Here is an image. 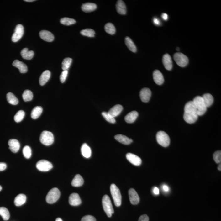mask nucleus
<instances>
[{
    "instance_id": "f257e3e1",
    "label": "nucleus",
    "mask_w": 221,
    "mask_h": 221,
    "mask_svg": "<svg viewBox=\"0 0 221 221\" xmlns=\"http://www.w3.org/2000/svg\"><path fill=\"white\" fill-rule=\"evenodd\" d=\"M198 115L192 101L187 102L185 106L183 118L186 122L192 124L197 120Z\"/></svg>"
},
{
    "instance_id": "f03ea898",
    "label": "nucleus",
    "mask_w": 221,
    "mask_h": 221,
    "mask_svg": "<svg viewBox=\"0 0 221 221\" xmlns=\"http://www.w3.org/2000/svg\"><path fill=\"white\" fill-rule=\"evenodd\" d=\"M192 102L196 108L198 116H201L204 114L207 110V108L206 107L202 96H197L193 99Z\"/></svg>"
},
{
    "instance_id": "7ed1b4c3",
    "label": "nucleus",
    "mask_w": 221,
    "mask_h": 221,
    "mask_svg": "<svg viewBox=\"0 0 221 221\" xmlns=\"http://www.w3.org/2000/svg\"><path fill=\"white\" fill-rule=\"evenodd\" d=\"M110 191L115 205L118 207L120 206L121 205L122 196L119 189L116 185L112 184L110 186Z\"/></svg>"
},
{
    "instance_id": "20e7f679",
    "label": "nucleus",
    "mask_w": 221,
    "mask_h": 221,
    "mask_svg": "<svg viewBox=\"0 0 221 221\" xmlns=\"http://www.w3.org/2000/svg\"><path fill=\"white\" fill-rule=\"evenodd\" d=\"M103 209L108 217L110 218L114 213V210L112 202L108 195H104L102 199Z\"/></svg>"
},
{
    "instance_id": "39448f33",
    "label": "nucleus",
    "mask_w": 221,
    "mask_h": 221,
    "mask_svg": "<svg viewBox=\"0 0 221 221\" xmlns=\"http://www.w3.org/2000/svg\"><path fill=\"white\" fill-rule=\"evenodd\" d=\"M40 140L44 145L49 146L54 142V136L52 133L49 131H44L40 135Z\"/></svg>"
},
{
    "instance_id": "423d86ee",
    "label": "nucleus",
    "mask_w": 221,
    "mask_h": 221,
    "mask_svg": "<svg viewBox=\"0 0 221 221\" xmlns=\"http://www.w3.org/2000/svg\"><path fill=\"white\" fill-rule=\"evenodd\" d=\"M156 140L159 145L163 147H167L169 145L170 139L167 133L163 131H159L156 134Z\"/></svg>"
},
{
    "instance_id": "0eeeda50",
    "label": "nucleus",
    "mask_w": 221,
    "mask_h": 221,
    "mask_svg": "<svg viewBox=\"0 0 221 221\" xmlns=\"http://www.w3.org/2000/svg\"><path fill=\"white\" fill-rule=\"evenodd\" d=\"M60 196V191L58 188H53L51 189L46 197V202L50 204L55 203L58 200Z\"/></svg>"
},
{
    "instance_id": "6e6552de",
    "label": "nucleus",
    "mask_w": 221,
    "mask_h": 221,
    "mask_svg": "<svg viewBox=\"0 0 221 221\" xmlns=\"http://www.w3.org/2000/svg\"><path fill=\"white\" fill-rule=\"evenodd\" d=\"M175 62L179 66H186L188 63L189 60L187 56L181 53H175L174 55Z\"/></svg>"
},
{
    "instance_id": "1a4fd4ad",
    "label": "nucleus",
    "mask_w": 221,
    "mask_h": 221,
    "mask_svg": "<svg viewBox=\"0 0 221 221\" xmlns=\"http://www.w3.org/2000/svg\"><path fill=\"white\" fill-rule=\"evenodd\" d=\"M36 167L39 171L41 172H47L51 169L53 167V166L50 162L48 160H41L37 162Z\"/></svg>"
},
{
    "instance_id": "9d476101",
    "label": "nucleus",
    "mask_w": 221,
    "mask_h": 221,
    "mask_svg": "<svg viewBox=\"0 0 221 221\" xmlns=\"http://www.w3.org/2000/svg\"><path fill=\"white\" fill-rule=\"evenodd\" d=\"M24 27L22 25L18 24L16 27L14 33L12 37V41L17 42L21 39L24 34Z\"/></svg>"
},
{
    "instance_id": "9b49d317",
    "label": "nucleus",
    "mask_w": 221,
    "mask_h": 221,
    "mask_svg": "<svg viewBox=\"0 0 221 221\" xmlns=\"http://www.w3.org/2000/svg\"><path fill=\"white\" fill-rule=\"evenodd\" d=\"M152 92L149 88H144L140 91V97L142 101L144 103H147L150 99Z\"/></svg>"
},
{
    "instance_id": "f8f14e48",
    "label": "nucleus",
    "mask_w": 221,
    "mask_h": 221,
    "mask_svg": "<svg viewBox=\"0 0 221 221\" xmlns=\"http://www.w3.org/2000/svg\"><path fill=\"white\" fill-rule=\"evenodd\" d=\"M126 158L129 161L136 166H139L141 164V159L136 155L131 153H128L126 155Z\"/></svg>"
},
{
    "instance_id": "ddd939ff",
    "label": "nucleus",
    "mask_w": 221,
    "mask_h": 221,
    "mask_svg": "<svg viewBox=\"0 0 221 221\" xmlns=\"http://www.w3.org/2000/svg\"><path fill=\"white\" fill-rule=\"evenodd\" d=\"M129 195L130 201L132 204L137 205L139 203L140 197L137 192L134 189H130L129 191Z\"/></svg>"
},
{
    "instance_id": "4468645a",
    "label": "nucleus",
    "mask_w": 221,
    "mask_h": 221,
    "mask_svg": "<svg viewBox=\"0 0 221 221\" xmlns=\"http://www.w3.org/2000/svg\"><path fill=\"white\" fill-rule=\"evenodd\" d=\"M39 35L41 39L47 42H52L54 39V36L51 32L47 30H41L40 32Z\"/></svg>"
},
{
    "instance_id": "2eb2a0df",
    "label": "nucleus",
    "mask_w": 221,
    "mask_h": 221,
    "mask_svg": "<svg viewBox=\"0 0 221 221\" xmlns=\"http://www.w3.org/2000/svg\"><path fill=\"white\" fill-rule=\"evenodd\" d=\"M69 203L71 205L77 206L81 204V199L78 194L73 193L71 194L69 198Z\"/></svg>"
},
{
    "instance_id": "dca6fc26",
    "label": "nucleus",
    "mask_w": 221,
    "mask_h": 221,
    "mask_svg": "<svg viewBox=\"0 0 221 221\" xmlns=\"http://www.w3.org/2000/svg\"><path fill=\"white\" fill-rule=\"evenodd\" d=\"M9 149L11 152L14 153H16L19 150L20 145L19 142L17 139H10L8 141Z\"/></svg>"
},
{
    "instance_id": "f3484780",
    "label": "nucleus",
    "mask_w": 221,
    "mask_h": 221,
    "mask_svg": "<svg viewBox=\"0 0 221 221\" xmlns=\"http://www.w3.org/2000/svg\"><path fill=\"white\" fill-rule=\"evenodd\" d=\"M153 76L154 81L158 85H161L164 82V77L160 71L157 70L154 71Z\"/></svg>"
},
{
    "instance_id": "a211bd4d",
    "label": "nucleus",
    "mask_w": 221,
    "mask_h": 221,
    "mask_svg": "<svg viewBox=\"0 0 221 221\" xmlns=\"http://www.w3.org/2000/svg\"><path fill=\"white\" fill-rule=\"evenodd\" d=\"M123 110V107L120 104H117L113 107L108 112L111 116L114 118L120 115Z\"/></svg>"
},
{
    "instance_id": "6ab92c4d",
    "label": "nucleus",
    "mask_w": 221,
    "mask_h": 221,
    "mask_svg": "<svg viewBox=\"0 0 221 221\" xmlns=\"http://www.w3.org/2000/svg\"><path fill=\"white\" fill-rule=\"evenodd\" d=\"M163 63L165 67L167 70L171 71L172 69V58L169 55L166 54L163 55Z\"/></svg>"
},
{
    "instance_id": "aec40b11",
    "label": "nucleus",
    "mask_w": 221,
    "mask_h": 221,
    "mask_svg": "<svg viewBox=\"0 0 221 221\" xmlns=\"http://www.w3.org/2000/svg\"><path fill=\"white\" fill-rule=\"evenodd\" d=\"M13 66L18 68L21 73H25L28 71V67L26 64L18 60H15L13 61Z\"/></svg>"
},
{
    "instance_id": "412c9836",
    "label": "nucleus",
    "mask_w": 221,
    "mask_h": 221,
    "mask_svg": "<svg viewBox=\"0 0 221 221\" xmlns=\"http://www.w3.org/2000/svg\"><path fill=\"white\" fill-rule=\"evenodd\" d=\"M116 10L119 14L124 15L126 14L127 8L124 3L121 0L118 1L116 5Z\"/></svg>"
},
{
    "instance_id": "4be33fe9",
    "label": "nucleus",
    "mask_w": 221,
    "mask_h": 221,
    "mask_svg": "<svg viewBox=\"0 0 221 221\" xmlns=\"http://www.w3.org/2000/svg\"><path fill=\"white\" fill-rule=\"evenodd\" d=\"M139 116V113L136 111H134L130 112L124 118V120L127 123H132L134 122Z\"/></svg>"
},
{
    "instance_id": "5701e85b",
    "label": "nucleus",
    "mask_w": 221,
    "mask_h": 221,
    "mask_svg": "<svg viewBox=\"0 0 221 221\" xmlns=\"http://www.w3.org/2000/svg\"><path fill=\"white\" fill-rule=\"evenodd\" d=\"M115 139L119 142L124 145H129L133 142L132 139L127 136L121 134H118L115 136Z\"/></svg>"
},
{
    "instance_id": "b1692460",
    "label": "nucleus",
    "mask_w": 221,
    "mask_h": 221,
    "mask_svg": "<svg viewBox=\"0 0 221 221\" xmlns=\"http://www.w3.org/2000/svg\"><path fill=\"white\" fill-rule=\"evenodd\" d=\"M51 73L49 70H46L41 75L39 78V84L41 86L45 85L50 77Z\"/></svg>"
},
{
    "instance_id": "393cba45",
    "label": "nucleus",
    "mask_w": 221,
    "mask_h": 221,
    "mask_svg": "<svg viewBox=\"0 0 221 221\" xmlns=\"http://www.w3.org/2000/svg\"><path fill=\"white\" fill-rule=\"evenodd\" d=\"M97 8V5L96 4L92 3H87L83 4L82 6V9L83 11L85 13H89L96 10Z\"/></svg>"
},
{
    "instance_id": "a878e982",
    "label": "nucleus",
    "mask_w": 221,
    "mask_h": 221,
    "mask_svg": "<svg viewBox=\"0 0 221 221\" xmlns=\"http://www.w3.org/2000/svg\"><path fill=\"white\" fill-rule=\"evenodd\" d=\"M21 55L24 59L30 60L33 58L34 52L32 50L29 51L28 48H24L21 51Z\"/></svg>"
},
{
    "instance_id": "bb28decb",
    "label": "nucleus",
    "mask_w": 221,
    "mask_h": 221,
    "mask_svg": "<svg viewBox=\"0 0 221 221\" xmlns=\"http://www.w3.org/2000/svg\"><path fill=\"white\" fill-rule=\"evenodd\" d=\"M81 151L82 154L84 157L86 158L91 157L92 155V150L90 147L88 146L86 143H84L82 146Z\"/></svg>"
},
{
    "instance_id": "cd10ccee",
    "label": "nucleus",
    "mask_w": 221,
    "mask_h": 221,
    "mask_svg": "<svg viewBox=\"0 0 221 221\" xmlns=\"http://www.w3.org/2000/svg\"><path fill=\"white\" fill-rule=\"evenodd\" d=\"M203 102L207 108L211 106L213 103L214 98L211 94L206 93L202 96Z\"/></svg>"
},
{
    "instance_id": "c85d7f7f",
    "label": "nucleus",
    "mask_w": 221,
    "mask_h": 221,
    "mask_svg": "<svg viewBox=\"0 0 221 221\" xmlns=\"http://www.w3.org/2000/svg\"><path fill=\"white\" fill-rule=\"evenodd\" d=\"M84 183L83 179L81 175L78 174L75 176L74 178L72 180L71 185L74 187H80L82 186Z\"/></svg>"
},
{
    "instance_id": "c756f323",
    "label": "nucleus",
    "mask_w": 221,
    "mask_h": 221,
    "mask_svg": "<svg viewBox=\"0 0 221 221\" xmlns=\"http://www.w3.org/2000/svg\"><path fill=\"white\" fill-rule=\"evenodd\" d=\"M26 200V197L25 195L20 194L15 198L14 204L17 206H20L24 204Z\"/></svg>"
},
{
    "instance_id": "7c9ffc66",
    "label": "nucleus",
    "mask_w": 221,
    "mask_h": 221,
    "mask_svg": "<svg viewBox=\"0 0 221 221\" xmlns=\"http://www.w3.org/2000/svg\"><path fill=\"white\" fill-rule=\"evenodd\" d=\"M43 112V108L41 107L37 106L33 108L31 113V116L33 119L38 118Z\"/></svg>"
},
{
    "instance_id": "2f4dec72",
    "label": "nucleus",
    "mask_w": 221,
    "mask_h": 221,
    "mask_svg": "<svg viewBox=\"0 0 221 221\" xmlns=\"http://www.w3.org/2000/svg\"><path fill=\"white\" fill-rule=\"evenodd\" d=\"M126 45L128 46L129 50L134 53H136L137 51V48L133 41L129 37H126L125 39Z\"/></svg>"
},
{
    "instance_id": "473e14b6",
    "label": "nucleus",
    "mask_w": 221,
    "mask_h": 221,
    "mask_svg": "<svg viewBox=\"0 0 221 221\" xmlns=\"http://www.w3.org/2000/svg\"><path fill=\"white\" fill-rule=\"evenodd\" d=\"M7 99L8 102L12 105H17L18 104V99L13 93H8L7 94Z\"/></svg>"
},
{
    "instance_id": "72a5a7b5",
    "label": "nucleus",
    "mask_w": 221,
    "mask_h": 221,
    "mask_svg": "<svg viewBox=\"0 0 221 221\" xmlns=\"http://www.w3.org/2000/svg\"><path fill=\"white\" fill-rule=\"evenodd\" d=\"M0 215L4 221L8 220L10 218V213L8 209L4 207H0Z\"/></svg>"
},
{
    "instance_id": "f704fd0d",
    "label": "nucleus",
    "mask_w": 221,
    "mask_h": 221,
    "mask_svg": "<svg viewBox=\"0 0 221 221\" xmlns=\"http://www.w3.org/2000/svg\"><path fill=\"white\" fill-rule=\"evenodd\" d=\"M22 97L25 102L30 101L33 100V93L31 91L29 90H26L23 93Z\"/></svg>"
},
{
    "instance_id": "c9c22d12",
    "label": "nucleus",
    "mask_w": 221,
    "mask_h": 221,
    "mask_svg": "<svg viewBox=\"0 0 221 221\" xmlns=\"http://www.w3.org/2000/svg\"><path fill=\"white\" fill-rule=\"evenodd\" d=\"M104 29L106 32L108 34L113 35L116 33V28L113 24L108 23L105 25Z\"/></svg>"
},
{
    "instance_id": "e433bc0d",
    "label": "nucleus",
    "mask_w": 221,
    "mask_h": 221,
    "mask_svg": "<svg viewBox=\"0 0 221 221\" xmlns=\"http://www.w3.org/2000/svg\"><path fill=\"white\" fill-rule=\"evenodd\" d=\"M72 59L69 57L64 59L62 63V69L63 71L68 70L71 64Z\"/></svg>"
},
{
    "instance_id": "4c0bfd02",
    "label": "nucleus",
    "mask_w": 221,
    "mask_h": 221,
    "mask_svg": "<svg viewBox=\"0 0 221 221\" xmlns=\"http://www.w3.org/2000/svg\"><path fill=\"white\" fill-rule=\"evenodd\" d=\"M25 113L23 110H19L15 115L14 120L17 123H19L22 121L25 117Z\"/></svg>"
},
{
    "instance_id": "58836bf2",
    "label": "nucleus",
    "mask_w": 221,
    "mask_h": 221,
    "mask_svg": "<svg viewBox=\"0 0 221 221\" xmlns=\"http://www.w3.org/2000/svg\"><path fill=\"white\" fill-rule=\"evenodd\" d=\"M80 33L82 35L87 36L89 37H94L95 32L93 29H85L81 31Z\"/></svg>"
},
{
    "instance_id": "ea45409f",
    "label": "nucleus",
    "mask_w": 221,
    "mask_h": 221,
    "mask_svg": "<svg viewBox=\"0 0 221 221\" xmlns=\"http://www.w3.org/2000/svg\"><path fill=\"white\" fill-rule=\"evenodd\" d=\"M60 23L63 25H70L76 23V20L73 19V18L64 17V18H63L60 20Z\"/></svg>"
},
{
    "instance_id": "a19ab883",
    "label": "nucleus",
    "mask_w": 221,
    "mask_h": 221,
    "mask_svg": "<svg viewBox=\"0 0 221 221\" xmlns=\"http://www.w3.org/2000/svg\"><path fill=\"white\" fill-rule=\"evenodd\" d=\"M23 153L24 156L26 159H29L32 155V151L30 147L29 146H25L23 150Z\"/></svg>"
},
{
    "instance_id": "79ce46f5",
    "label": "nucleus",
    "mask_w": 221,
    "mask_h": 221,
    "mask_svg": "<svg viewBox=\"0 0 221 221\" xmlns=\"http://www.w3.org/2000/svg\"><path fill=\"white\" fill-rule=\"evenodd\" d=\"M102 115L103 118L108 122L111 123H116V120H115L114 118L112 117L107 112H103L102 113Z\"/></svg>"
},
{
    "instance_id": "37998d69",
    "label": "nucleus",
    "mask_w": 221,
    "mask_h": 221,
    "mask_svg": "<svg viewBox=\"0 0 221 221\" xmlns=\"http://www.w3.org/2000/svg\"><path fill=\"white\" fill-rule=\"evenodd\" d=\"M214 160L217 163H220L221 162V151L218 150L216 151L213 155Z\"/></svg>"
},
{
    "instance_id": "c03bdc74",
    "label": "nucleus",
    "mask_w": 221,
    "mask_h": 221,
    "mask_svg": "<svg viewBox=\"0 0 221 221\" xmlns=\"http://www.w3.org/2000/svg\"><path fill=\"white\" fill-rule=\"evenodd\" d=\"M68 70L63 71L61 73L60 76V80L61 83H64L66 81V80L67 78V76H68Z\"/></svg>"
},
{
    "instance_id": "a18cd8bd",
    "label": "nucleus",
    "mask_w": 221,
    "mask_h": 221,
    "mask_svg": "<svg viewBox=\"0 0 221 221\" xmlns=\"http://www.w3.org/2000/svg\"><path fill=\"white\" fill-rule=\"evenodd\" d=\"M81 221H96V219L92 215H88L83 217Z\"/></svg>"
},
{
    "instance_id": "49530a36",
    "label": "nucleus",
    "mask_w": 221,
    "mask_h": 221,
    "mask_svg": "<svg viewBox=\"0 0 221 221\" xmlns=\"http://www.w3.org/2000/svg\"><path fill=\"white\" fill-rule=\"evenodd\" d=\"M149 217L146 215H141L139 218V221H149Z\"/></svg>"
},
{
    "instance_id": "de8ad7c7",
    "label": "nucleus",
    "mask_w": 221,
    "mask_h": 221,
    "mask_svg": "<svg viewBox=\"0 0 221 221\" xmlns=\"http://www.w3.org/2000/svg\"><path fill=\"white\" fill-rule=\"evenodd\" d=\"M7 165L5 163H0V171H4Z\"/></svg>"
},
{
    "instance_id": "09e8293b",
    "label": "nucleus",
    "mask_w": 221,
    "mask_h": 221,
    "mask_svg": "<svg viewBox=\"0 0 221 221\" xmlns=\"http://www.w3.org/2000/svg\"><path fill=\"white\" fill-rule=\"evenodd\" d=\"M153 192L155 194V195H159V188H158L157 187H155L153 190Z\"/></svg>"
},
{
    "instance_id": "8fccbe9b",
    "label": "nucleus",
    "mask_w": 221,
    "mask_h": 221,
    "mask_svg": "<svg viewBox=\"0 0 221 221\" xmlns=\"http://www.w3.org/2000/svg\"><path fill=\"white\" fill-rule=\"evenodd\" d=\"M154 23L156 25H160V21L157 18H154L153 19Z\"/></svg>"
},
{
    "instance_id": "3c124183",
    "label": "nucleus",
    "mask_w": 221,
    "mask_h": 221,
    "mask_svg": "<svg viewBox=\"0 0 221 221\" xmlns=\"http://www.w3.org/2000/svg\"><path fill=\"white\" fill-rule=\"evenodd\" d=\"M162 18H163V19L166 20H166L168 19V15H167V14H166V13H163V14H162Z\"/></svg>"
},
{
    "instance_id": "603ef678",
    "label": "nucleus",
    "mask_w": 221,
    "mask_h": 221,
    "mask_svg": "<svg viewBox=\"0 0 221 221\" xmlns=\"http://www.w3.org/2000/svg\"><path fill=\"white\" fill-rule=\"evenodd\" d=\"M163 189L165 191L167 192L169 191V187H167V186L164 185L163 186Z\"/></svg>"
},
{
    "instance_id": "864d4df0",
    "label": "nucleus",
    "mask_w": 221,
    "mask_h": 221,
    "mask_svg": "<svg viewBox=\"0 0 221 221\" xmlns=\"http://www.w3.org/2000/svg\"><path fill=\"white\" fill-rule=\"evenodd\" d=\"M218 169L219 170V171H221V163L219 164V166H218Z\"/></svg>"
},
{
    "instance_id": "5fc2aeb1",
    "label": "nucleus",
    "mask_w": 221,
    "mask_h": 221,
    "mask_svg": "<svg viewBox=\"0 0 221 221\" xmlns=\"http://www.w3.org/2000/svg\"><path fill=\"white\" fill-rule=\"evenodd\" d=\"M55 221H62V220L60 218H57L56 219Z\"/></svg>"
},
{
    "instance_id": "6e6d98bb",
    "label": "nucleus",
    "mask_w": 221,
    "mask_h": 221,
    "mask_svg": "<svg viewBox=\"0 0 221 221\" xmlns=\"http://www.w3.org/2000/svg\"><path fill=\"white\" fill-rule=\"evenodd\" d=\"M25 1L26 2H33V1H35V0H25Z\"/></svg>"
},
{
    "instance_id": "4d7b16f0",
    "label": "nucleus",
    "mask_w": 221,
    "mask_h": 221,
    "mask_svg": "<svg viewBox=\"0 0 221 221\" xmlns=\"http://www.w3.org/2000/svg\"><path fill=\"white\" fill-rule=\"evenodd\" d=\"M2 187H1V186H0V191H1V190H2Z\"/></svg>"
},
{
    "instance_id": "13d9d810",
    "label": "nucleus",
    "mask_w": 221,
    "mask_h": 221,
    "mask_svg": "<svg viewBox=\"0 0 221 221\" xmlns=\"http://www.w3.org/2000/svg\"><path fill=\"white\" fill-rule=\"evenodd\" d=\"M176 50H177L178 51L179 50V48H176Z\"/></svg>"
}]
</instances>
